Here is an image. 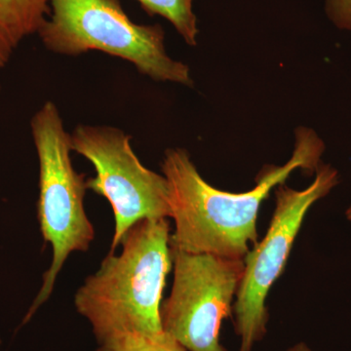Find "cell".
I'll list each match as a JSON object with an SVG mask.
<instances>
[{
    "instance_id": "cell-1",
    "label": "cell",
    "mask_w": 351,
    "mask_h": 351,
    "mask_svg": "<svg viewBox=\"0 0 351 351\" xmlns=\"http://www.w3.org/2000/svg\"><path fill=\"white\" fill-rule=\"evenodd\" d=\"M324 145L314 132L295 133L294 154L284 166H269L247 193L219 191L208 184L184 149L165 152L161 170L168 182L175 232L170 246L188 253L244 260L258 243V211L270 191L298 168L316 170Z\"/></svg>"
},
{
    "instance_id": "cell-2",
    "label": "cell",
    "mask_w": 351,
    "mask_h": 351,
    "mask_svg": "<svg viewBox=\"0 0 351 351\" xmlns=\"http://www.w3.org/2000/svg\"><path fill=\"white\" fill-rule=\"evenodd\" d=\"M170 240L168 219L138 221L120 242L121 251L110 252L76 291V311L91 325L99 343L129 335H167L160 307L173 267Z\"/></svg>"
},
{
    "instance_id": "cell-3",
    "label": "cell",
    "mask_w": 351,
    "mask_h": 351,
    "mask_svg": "<svg viewBox=\"0 0 351 351\" xmlns=\"http://www.w3.org/2000/svg\"><path fill=\"white\" fill-rule=\"evenodd\" d=\"M31 130L39 161V226L44 241L52 247L53 255L24 323L49 299L69 256L88 251L95 239L94 226L84 207L86 180L73 168L71 134L64 128L56 104H43L32 117Z\"/></svg>"
},
{
    "instance_id": "cell-4",
    "label": "cell",
    "mask_w": 351,
    "mask_h": 351,
    "mask_svg": "<svg viewBox=\"0 0 351 351\" xmlns=\"http://www.w3.org/2000/svg\"><path fill=\"white\" fill-rule=\"evenodd\" d=\"M38 34L46 49L56 54L101 51L156 82L193 85L189 66L168 56L162 27L132 22L119 0H51L49 17Z\"/></svg>"
},
{
    "instance_id": "cell-5",
    "label": "cell",
    "mask_w": 351,
    "mask_h": 351,
    "mask_svg": "<svg viewBox=\"0 0 351 351\" xmlns=\"http://www.w3.org/2000/svg\"><path fill=\"white\" fill-rule=\"evenodd\" d=\"M337 184V171L321 165L313 184L304 191L284 184L276 186V209L269 230L244 258L243 276L232 306L239 351L253 350L267 335L269 311L265 302L270 289L283 274L307 212Z\"/></svg>"
},
{
    "instance_id": "cell-6",
    "label": "cell",
    "mask_w": 351,
    "mask_h": 351,
    "mask_svg": "<svg viewBox=\"0 0 351 351\" xmlns=\"http://www.w3.org/2000/svg\"><path fill=\"white\" fill-rule=\"evenodd\" d=\"M171 252L174 281L161 304L163 331L186 351H228L219 339L221 323L232 314L244 260Z\"/></svg>"
},
{
    "instance_id": "cell-7",
    "label": "cell",
    "mask_w": 351,
    "mask_h": 351,
    "mask_svg": "<svg viewBox=\"0 0 351 351\" xmlns=\"http://www.w3.org/2000/svg\"><path fill=\"white\" fill-rule=\"evenodd\" d=\"M125 132L112 126L77 125L71 134V149L91 162L96 176L87 189L110 203L115 252L129 230L147 218H171L169 189L164 175L147 169L136 156Z\"/></svg>"
},
{
    "instance_id": "cell-8",
    "label": "cell",
    "mask_w": 351,
    "mask_h": 351,
    "mask_svg": "<svg viewBox=\"0 0 351 351\" xmlns=\"http://www.w3.org/2000/svg\"><path fill=\"white\" fill-rule=\"evenodd\" d=\"M51 0H0V69L49 17Z\"/></svg>"
},
{
    "instance_id": "cell-9",
    "label": "cell",
    "mask_w": 351,
    "mask_h": 351,
    "mask_svg": "<svg viewBox=\"0 0 351 351\" xmlns=\"http://www.w3.org/2000/svg\"><path fill=\"white\" fill-rule=\"evenodd\" d=\"M149 15L169 21L189 46L197 45V18L193 12L195 0H137Z\"/></svg>"
},
{
    "instance_id": "cell-10",
    "label": "cell",
    "mask_w": 351,
    "mask_h": 351,
    "mask_svg": "<svg viewBox=\"0 0 351 351\" xmlns=\"http://www.w3.org/2000/svg\"><path fill=\"white\" fill-rule=\"evenodd\" d=\"M96 351H186L174 339L166 335L162 339H154L140 335H129L108 339L99 343Z\"/></svg>"
},
{
    "instance_id": "cell-11",
    "label": "cell",
    "mask_w": 351,
    "mask_h": 351,
    "mask_svg": "<svg viewBox=\"0 0 351 351\" xmlns=\"http://www.w3.org/2000/svg\"><path fill=\"white\" fill-rule=\"evenodd\" d=\"M326 10L339 27L351 29V0H326Z\"/></svg>"
},
{
    "instance_id": "cell-12",
    "label": "cell",
    "mask_w": 351,
    "mask_h": 351,
    "mask_svg": "<svg viewBox=\"0 0 351 351\" xmlns=\"http://www.w3.org/2000/svg\"><path fill=\"white\" fill-rule=\"evenodd\" d=\"M287 351H311V350L306 343H299L291 346Z\"/></svg>"
},
{
    "instance_id": "cell-13",
    "label": "cell",
    "mask_w": 351,
    "mask_h": 351,
    "mask_svg": "<svg viewBox=\"0 0 351 351\" xmlns=\"http://www.w3.org/2000/svg\"><path fill=\"white\" fill-rule=\"evenodd\" d=\"M346 217L351 221V206L348 208V211H346Z\"/></svg>"
},
{
    "instance_id": "cell-14",
    "label": "cell",
    "mask_w": 351,
    "mask_h": 351,
    "mask_svg": "<svg viewBox=\"0 0 351 351\" xmlns=\"http://www.w3.org/2000/svg\"><path fill=\"white\" fill-rule=\"evenodd\" d=\"M0 89H1V85H0Z\"/></svg>"
}]
</instances>
